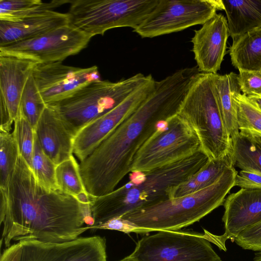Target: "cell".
<instances>
[{
	"instance_id": "obj_12",
	"label": "cell",
	"mask_w": 261,
	"mask_h": 261,
	"mask_svg": "<svg viewBox=\"0 0 261 261\" xmlns=\"http://www.w3.org/2000/svg\"><path fill=\"white\" fill-rule=\"evenodd\" d=\"M19 261H107L106 240L94 236L63 242L21 241Z\"/></svg>"
},
{
	"instance_id": "obj_38",
	"label": "cell",
	"mask_w": 261,
	"mask_h": 261,
	"mask_svg": "<svg viewBox=\"0 0 261 261\" xmlns=\"http://www.w3.org/2000/svg\"><path fill=\"white\" fill-rule=\"evenodd\" d=\"M248 99L261 110V95L247 96Z\"/></svg>"
},
{
	"instance_id": "obj_15",
	"label": "cell",
	"mask_w": 261,
	"mask_h": 261,
	"mask_svg": "<svg viewBox=\"0 0 261 261\" xmlns=\"http://www.w3.org/2000/svg\"><path fill=\"white\" fill-rule=\"evenodd\" d=\"M229 36L226 18L221 13L194 30L192 51L199 72L217 73L226 54Z\"/></svg>"
},
{
	"instance_id": "obj_11",
	"label": "cell",
	"mask_w": 261,
	"mask_h": 261,
	"mask_svg": "<svg viewBox=\"0 0 261 261\" xmlns=\"http://www.w3.org/2000/svg\"><path fill=\"white\" fill-rule=\"evenodd\" d=\"M92 37L69 23L35 37L0 46V55L39 63L62 62L86 47Z\"/></svg>"
},
{
	"instance_id": "obj_33",
	"label": "cell",
	"mask_w": 261,
	"mask_h": 261,
	"mask_svg": "<svg viewBox=\"0 0 261 261\" xmlns=\"http://www.w3.org/2000/svg\"><path fill=\"white\" fill-rule=\"evenodd\" d=\"M234 241L244 249L261 251V222L241 232Z\"/></svg>"
},
{
	"instance_id": "obj_24",
	"label": "cell",
	"mask_w": 261,
	"mask_h": 261,
	"mask_svg": "<svg viewBox=\"0 0 261 261\" xmlns=\"http://www.w3.org/2000/svg\"><path fill=\"white\" fill-rule=\"evenodd\" d=\"M70 0H0V20L14 21L44 13L65 4Z\"/></svg>"
},
{
	"instance_id": "obj_26",
	"label": "cell",
	"mask_w": 261,
	"mask_h": 261,
	"mask_svg": "<svg viewBox=\"0 0 261 261\" xmlns=\"http://www.w3.org/2000/svg\"><path fill=\"white\" fill-rule=\"evenodd\" d=\"M20 156L12 133L0 132V195L9 197V188Z\"/></svg>"
},
{
	"instance_id": "obj_21",
	"label": "cell",
	"mask_w": 261,
	"mask_h": 261,
	"mask_svg": "<svg viewBox=\"0 0 261 261\" xmlns=\"http://www.w3.org/2000/svg\"><path fill=\"white\" fill-rule=\"evenodd\" d=\"M213 85L219 109L225 128L231 139L240 133L235 96L241 93L237 74L231 72L224 75L213 74Z\"/></svg>"
},
{
	"instance_id": "obj_1",
	"label": "cell",
	"mask_w": 261,
	"mask_h": 261,
	"mask_svg": "<svg viewBox=\"0 0 261 261\" xmlns=\"http://www.w3.org/2000/svg\"><path fill=\"white\" fill-rule=\"evenodd\" d=\"M198 71L181 68L156 81L150 95L80 164V174L88 194L99 197L115 190L131 172L133 160L160 124L177 114Z\"/></svg>"
},
{
	"instance_id": "obj_22",
	"label": "cell",
	"mask_w": 261,
	"mask_h": 261,
	"mask_svg": "<svg viewBox=\"0 0 261 261\" xmlns=\"http://www.w3.org/2000/svg\"><path fill=\"white\" fill-rule=\"evenodd\" d=\"M234 165L232 152L222 158L209 159L207 163L188 180L170 189L169 198L186 196L212 185Z\"/></svg>"
},
{
	"instance_id": "obj_8",
	"label": "cell",
	"mask_w": 261,
	"mask_h": 261,
	"mask_svg": "<svg viewBox=\"0 0 261 261\" xmlns=\"http://www.w3.org/2000/svg\"><path fill=\"white\" fill-rule=\"evenodd\" d=\"M192 231H159L143 237L126 258L133 261H222L210 242L214 234Z\"/></svg>"
},
{
	"instance_id": "obj_39",
	"label": "cell",
	"mask_w": 261,
	"mask_h": 261,
	"mask_svg": "<svg viewBox=\"0 0 261 261\" xmlns=\"http://www.w3.org/2000/svg\"><path fill=\"white\" fill-rule=\"evenodd\" d=\"M253 261H261V251L255 254Z\"/></svg>"
},
{
	"instance_id": "obj_40",
	"label": "cell",
	"mask_w": 261,
	"mask_h": 261,
	"mask_svg": "<svg viewBox=\"0 0 261 261\" xmlns=\"http://www.w3.org/2000/svg\"><path fill=\"white\" fill-rule=\"evenodd\" d=\"M253 138L256 142L261 147V138L256 137H253Z\"/></svg>"
},
{
	"instance_id": "obj_10",
	"label": "cell",
	"mask_w": 261,
	"mask_h": 261,
	"mask_svg": "<svg viewBox=\"0 0 261 261\" xmlns=\"http://www.w3.org/2000/svg\"><path fill=\"white\" fill-rule=\"evenodd\" d=\"M219 10L222 0H159L151 14L133 32L142 38H153L203 24Z\"/></svg>"
},
{
	"instance_id": "obj_34",
	"label": "cell",
	"mask_w": 261,
	"mask_h": 261,
	"mask_svg": "<svg viewBox=\"0 0 261 261\" xmlns=\"http://www.w3.org/2000/svg\"><path fill=\"white\" fill-rule=\"evenodd\" d=\"M98 229L115 230L125 233L131 232L138 233L139 228L130 222L121 217H117L113 218L97 226H90V230L92 231Z\"/></svg>"
},
{
	"instance_id": "obj_37",
	"label": "cell",
	"mask_w": 261,
	"mask_h": 261,
	"mask_svg": "<svg viewBox=\"0 0 261 261\" xmlns=\"http://www.w3.org/2000/svg\"><path fill=\"white\" fill-rule=\"evenodd\" d=\"M20 254V244L19 242H15L4 250L0 261H19Z\"/></svg>"
},
{
	"instance_id": "obj_25",
	"label": "cell",
	"mask_w": 261,
	"mask_h": 261,
	"mask_svg": "<svg viewBox=\"0 0 261 261\" xmlns=\"http://www.w3.org/2000/svg\"><path fill=\"white\" fill-rule=\"evenodd\" d=\"M235 165L241 170L261 172V147L252 136L240 132L231 139Z\"/></svg>"
},
{
	"instance_id": "obj_9",
	"label": "cell",
	"mask_w": 261,
	"mask_h": 261,
	"mask_svg": "<svg viewBox=\"0 0 261 261\" xmlns=\"http://www.w3.org/2000/svg\"><path fill=\"white\" fill-rule=\"evenodd\" d=\"M200 149L196 134L176 114L162 122L140 148L130 172L159 168L191 155Z\"/></svg>"
},
{
	"instance_id": "obj_17",
	"label": "cell",
	"mask_w": 261,
	"mask_h": 261,
	"mask_svg": "<svg viewBox=\"0 0 261 261\" xmlns=\"http://www.w3.org/2000/svg\"><path fill=\"white\" fill-rule=\"evenodd\" d=\"M35 130L42 150L56 165L73 155L75 136L51 106L46 105Z\"/></svg>"
},
{
	"instance_id": "obj_36",
	"label": "cell",
	"mask_w": 261,
	"mask_h": 261,
	"mask_svg": "<svg viewBox=\"0 0 261 261\" xmlns=\"http://www.w3.org/2000/svg\"><path fill=\"white\" fill-rule=\"evenodd\" d=\"M1 123L0 132L10 133L14 120L3 98L0 96Z\"/></svg>"
},
{
	"instance_id": "obj_35",
	"label": "cell",
	"mask_w": 261,
	"mask_h": 261,
	"mask_svg": "<svg viewBox=\"0 0 261 261\" xmlns=\"http://www.w3.org/2000/svg\"><path fill=\"white\" fill-rule=\"evenodd\" d=\"M234 186L241 189H261V172L241 170L236 176Z\"/></svg>"
},
{
	"instance_id": "obj_32",
	"label": "cell",
	"mask_w": 261,
	"mask_h": 261,
	"mask_svg": "<svg viewBox=\"0 0 261 261\" xmlns=\"http://www.w3.org/2000/svg\"><path fill=\"white\" fill-rule=\"evenodd\" d=\"M238 82L243 94L261 95V71H239Z\"/></svg>"
},
{
	"instance_id": "obj_41",
	"label": "cell",
	"mask_w": 261,
	"mask_h": 261,
	"mask_svg": "<svg viewBox=\"0 0 261 261\" xmlns=\"http://www.w3.org/2000/svg\"><path fill=\"white\" fill-rule=\"evenodd\" d=\"M119 261H133V260H131L130 259H127L125 257H124V258H123L121 260H120Z\"/></svg>"
},
{
	"instance_id": "obj_3",
	"label": "cell",
	"mask_w": 261,
	"mask_h": 261,
	"mask_svg": "<svg viewBox=\"0 0 261 261\" xmlns=\"http://www.w3.org/2000/svg\"><path fill=\"white\" fill-rule=\"evenodd\" d=\"M209 158L200 149L193 154L159 168L132 172L129 180L107 195L91 197L93 226L169 198L173 187L199 171Z\"/></svg>"
},
{
	"instance_id": "obj_20",
	"label": "cell",
	"mask_w": 261,
	"mask_h": 261,
	"mask_svg": "<svg viewBox=\"0 0 261 261\" xmlns=\"http://www.w3.org/2000/svg\"><path fill=\"white\" fill-rule=\"evenodd\" d=\"M232 40L261 28V0H222Z\"/></svg>"
},
{
	"instance_id": "obj_14",
	"label": "cell",
	"mask_w": 261,
	"mask_h": 261,
	"mask_svg": "<svg viewBox=\"0 0 261 261\" xmlns=\"http://www.w3.org/2000/svg\"><path fill=\"white\" fill-rule=\"evenodd\" d=\"M32 74L46 105L62 100L85 85L100 80L96 66L80 68L62 62L37 63Z\"/></svg>"
},
{
	"instance_id": "obj_23",
	"label": "cell",
	"mask_w": 261,
	"mask_h": 261,
	"mask_svg": "<svg viewBox=\"0 0 261 261\" xmlns=\"http://www.w3.org/2000/svg\"><path fill=\"white\" fill-rule=\"evenodd\" d=\"M232 40L229 50L232 65L239 71H261V28Z\"/></svg>"
},
{
	"instance_id": "obj_5",
	"label": "cell",
	"mask_w": 261,
	"mask_h": 261,
	"mask_svg": "<svg viewBox=\"0 0 261 261\" xmlns=\"http://www.w3.org/2000/svg\"><path fill=\"white\" fill-rule=\"evenodd\" d=\"M213 75V73L196 74L177 114L196 134L201 149L210 160L232 152L231 139L219 109Z\"/></svg>"
},
{
	"instance_id": "obj_4",
	"label": "cell",
	"mask_w": 261,
	"mask_h": 261,
	"mask_svg": "<svg viewBox=\"0 0 261 261\" xmlns=\"http://www.w3.org/2000/svg\"><path fill=\"white\" fill-rule=\"evenodd\" d=\"M238 172L227 170L212 185L178 198H168L128 212L121 217L139 227L138 233L176 231L193 224L223 204Z\"/></svg>"
},
{
	"instance_id": "obj_16",
	"label": "cell",
	"mask_w": 261,
	"mask_h": 261,
	"mask_svg": "<svg viewBox=\"0 0 261 261\" xmlns=\"http://www.w3.org/2000/svg\"><path fill=\"white\" fill-rule=\"evenodd\" d=\"M223 205L225 232L215 235V244L225 250L227 239L233 241L241 232L261 222V189H241L230 194Z\"/></svg>"
},
{
	"instance_id": "obj_13",
	"label": "cell",
	"mask_w": 261,
	"mask_h": 261,
	"mask_svg": "<svg viewBox=\"0 0 261 261\" xmlns=\"http://www.w3.org/2000/svg\"><path fill=\"white\" fill-rule=\"evenodd\" d=\"M152 78L115 108L94 120L76 134L73 153L81 162L88 156L122 121L150 95L155 87Z\"/></svg>"
},
{
	"instance_id": "obj_27",
	"label": "cell",
	"mask_w": 261,
	"mask_h": 261,
	"mask_svg": "<svg viewBox=\"0 0 261 261\" xmlns=\"http://www.w3.org/2000/svg\"><path fill=\"white\" fill-rule=\"evenodd\" d=\"M56 176L59 189L63 192L76 199L88 193L80 174V164L73 155L57 166Z\"/></svg>"
},
{
	"instance_id": "obj_30",
	"label": "cell",
	"mask_w": 261,
	"mask_h": 261,
	"mask_svg": "<svg viewBox=\"0 0 261 261\" xmlns=\"http://www.w3.org/2000/svg\"><path fill=\"white\" fill-rule=\"evenodd\" d=\"M46 107L31 73L21 94L20 107L24 116L34 128Z\"/></svg>"
},
{
	"instance_id": "obj_31",
	"label": "cell",
	"mask_w": 261,
	"mask_h": 261,
	"mask_svg": "<svg viewBox=\"0 0 261 261\" xmlns=\"http://www.w3.org/2000/svg\"><path fill=\"white\" fill-rule=\"evenodd\" d=\"M13 136L18 145L19 154L31 167L34 147L35 130L24 116L20 107L14 119Z\"/></svg>"
},
{
	"instance_id": "obj_7",
	"label": "cell",
	"mask_w": 261,
	"mask_h": 261,
	"mask_svg": "<svg viewBox=\"0 0 261 261\" xmlns=\"http://www.w3.org/2000/svg\"><path fill=\"white\" fill-rule=\"evenodd\" d=\"M159 0H72L68 14L70 24L92 37L109 30L137 28Z\"/></svg>"
},
{
	"instance_id": "obj_2",
	"label": "cell",
	"mask_w": 261,
	"mask_h": 261,
	"mask_svg": "<svg viewBox=\"0 0 261 261\" xmlns=\"http://www.w3.org/2000/svg\"><path fill=\"white\" fill-rule=\"evenodd\" d=\"M9 194L7 203L0 205L1 243L5 248L24 240L71 241L93 225L90 204L60 190L43 187L21 155Z\"/></svg>"
},
{
	"instance_id": "obj_29",
	"label": "cell",
	"mask_w": 261,
	"mask_h": 261,
	"mask_svg": "<svg viewBox=\"0 0 261 261\" xmlns=\"http://www.w3.org/2000/svg\"><path fill=\"white\" fill-rule=\"evenodd\" d=\"M57 166L44 153L35 134L31 168L39 184L47 190H59L56 176Z\"/></svg>"
},
{
	"instance_id": "obj_28",
	"label": "cell",
	"mask_w": 261,
	"mask_h": 261,
	"mask_svg": "<svg viewBox=\"0 0 261 261\" xmlns=\"http://www.w3.org/2000/svg\"><path fill=\"white\" fill-rule=\"evenodd\" d=\"M234 101L237 108L239 131L261 138V110L243 94L237 95Z\"/></svg>"
},
{
	"instance_id": "obj_19",
	"label": "cell",
	"mask_w": 261,
	"mask_h": 261,
	"mask_svg": "<svg viewBox=\"0 0 261 261\" xmlns=\"http://www.w3.org/2000/svg\"><path fill=\"white\" fill-rule=\"evenodd\" d=\"M37 62L10 55H0V96L14 120L20 108L25 83Z\"/></svg>"
},
{
	"instance_id": "obj_18",
	"label": "cell",
	"mask_w": 261,
	"mask_h": 261,
	"mask_svg": "<svg viewBox=\"0 0 261 261\" xmlns=\"http://www.w3.org/2000/svg\"><path fill=\"white\" fill-rule=\"evenodd\" d=\"M69 23L67 13L55 11L14 21L0 20V46L32 38Z\"/></svg>"
},
{
	"instance_id": "obj_6",
	"label": "cell",
	"mask_w": 261,
	"mask_h": 261,
	"mask_svg": "<svg viewBox=\"0 0 261 261\" xmlns=\"http://www.w3.org/2000/svg\"><path fill=\"white\" fill-rule=\"evenodd\" d=\"M153 77L137 73L116 82L98 80L67 97L47 105L54 108L74 136L85 126L109 112Z\"/></svg>"
}]
</instances>
